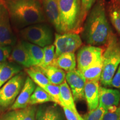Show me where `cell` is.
<instances>
[{"label": "cell", "instance_id": "6da1fadb", "mask_svg": "<svg viewBox=\"0 0 120 120\" xmlns=\"http://www.w3.org/2000/svg\"><path fill=\"white\" fill-rule=\"evenodd\" d=\"M84 39L92 46L106 44L111 34L102 2H97L90 12L84 28Z\"/></svg>", "mask_w": 120, "mask_h": 120}, {"label": "cell", "instance_id": "7a4b0ae2", "mask_svg": "<svg viewBox=\"0 0 120 120\" xmlns=\"http://www.w3.org/2000/svg\"><path fill=\"white\" fill-rule=\"evenodd\" d=\"M10 16L19 25H33L45 20L43 7L38 0L6 1Z\"/></svg>", "mask_w": 120, "mask_h": 120}, {"label": "cell", "instance_id": "3957f363", "mask_svg": "<svg viewBox=\"0 0 120 120\" xmlns=\"http://www.w3.org/2000/svg\"><path fill=\"white\" fill-rule=\"evenodd\" d=\"M62 34L79 32L85 18L81 0H57Z\"/></svg>", "mask_w": 120, "mask_h": 120}, {"label": "cell", "instance_id": "277c9868", "mask_svg": "<svg viewBox=\"0 0 120 120\" xmlns=\"http://www.w3.org/2000/svg\"><path fill=\"white\" fill-rule=\"evenodd\" d=\"M107 48L102 55V70L100 82L104 87H109L118 66L120 64V42L111 34Z\"/></svg>", "mask_w": 120, "mask_h": 120}, {"label": "cell", "instance_id": "5b68a950", "mask_svg": "<svg viewBox=\"0 0 120 120\" xmlns=\"http://www.w3.org/2000/svg\"><path fill=\"white\" fill-rule=\"evenodd\" d=\"M21 34L28 42L41 47L51 45L53 41L51 30L47 26L41 24H35L24 28Z\"/></svg>", "mask_w": 120, "mask_h": 120}, {"label": "cell", "instance_id": "8992f818", "mask_svg": "<svg viewBox=\"0 0 120 120\" xmlns=\"http://www.w3.org/2000/svg\"><path fill=\"white\" fill-rule=\"evenodd\" d=\"M22 73L16 75L0 88V107L6 109L14 103L24 85Z\"/></svg>", "mask_w": 120, "mask_h": 120}, {"label": "cell", "instance_id": "52a82bcc", "mask_svg": "<svg viewBox=\"0 0 120 120\" xmlns=\"http://www.w3.org/2000/svg\"><path fill=\"white\" fill-rule=\"evenodd\" d=\"M82 45L81 38L77 34H56L53 45L55 47V57L56 58L64 53H74Z\"/></svg>", "mask_w": 120, "mask_h": 120}, {"label": "cell", "instance_id": "ba28073f", "mask_svg": "<svg viewBox=\"0 0 120 120\" xmlns=\"http://www.w3.org/2000/svg\"><path fill=\"white\" fill-rule=\"evenodd\" d=\"M10 17L5 3L0 1V45L11 47L16 45V38L11 28Z\"/></svg>", "mask_w": 120, "mask_h": 120}, {"label": "cell", "instance_id": "9c48e42d", "mask_svg": "<svg viewBox=\"0 0 120 120\" xmlns=\"http://www.w3.org/2000/svg\"><path fill=\"white\" fill-rule=\"evenodd\" d=\"M102 49L100 47L92 45L82 47L77 55V70L81 72L90 66L102 61Z\"/></svg>", "mask_w": 120, "mask_h": 120}, {"label": "cell", "instance_id": "30bf717a", "mask_svg": "<svg viewBox=\"0 0 120 120\" xmlns=\"http://www.w3.org/2000/svg\"><path fill=\"white\" fill-rule=\"evenodd\" d=\"M66 79L71 90L75 101H81L85 99L84 90L86 79L77 70L68 72Z\"/></svg>", "mask_w": 120, "mask_h": 120}, {"label": "cell", "instance_id": "8fae6325", "mask_svg": "<svg viewBox=\"0 0 120 120\" xmlns=\"http://www.w3.org/2000/svg\"><path fill=\"white\" fill-rule=\"evenodd\" d=\"M36 87V86L34 82L29 77H27L21 91L11 106V109H22L30 106V98Z\"/></svg>", "mask_w": 120, "mask_h": 120}, {"label": "cell", "instance_id": "7c38bea8", "mask_svg": "<svg viewBox=\"0 0 120 120\" xmlns=\"http://www.w3.org/2000/svg\"><path fill=\"white\" fill-rule=\"evenodd\" d=\"M45 14L59 34H62L57 0H42Z\"/></svg>", "mask_w": 120, "mask_h": 120}, {"label": "cell", "instance_id": "4fadbf2b", "mask_svg": "<svg viewBox=\"0 0 120 120\" xmlns=\"http://www.w3.org/2000/svg\"><path fill=\"white\" fill-rule=\"evenodd\" d=\"M100 87L99 81H86L84 90V94L89 111L96 109L98 106Z\"/></svg>", "mask_w": 120, "mask_h": 120}, {"label": "cell", "instance_id": "5bb4252c", "mask_svg": "<svg viewBox=\"0 0 120 120\" xmlns=\"http://www.w3.org/2000/svg\"><path fill=\"white\" fill-rule=\"evenodd\" d=\"M99 105L107 111L113 106H117L120 101V92L118 90L100 87Z\"/></svg>", "mask_w": 120, "mask_h": 120}, {"label": "cell", "instance_id": "9a60e30c", "mask_svg": "<svg viewBox=\"0 0 120 120\" xmlns=\"http://www.w3.org/2000/svg\"><path fill=\"white\" fill-rule=\"evenodd\" d=\"M9 60L15 61L27 68L32 67L29 53L27 49L23 45L22 41L19 42L15 45Z\"/></svg>", "mask_w": 120, "mask_h": 120}, {"label": "cell", "instance_id": "2e32d148", "mask_svg": "<svg viewBox=\"0 0 120 120\" xmlns=\"http://www.w3.org/2000/svg\"><path fill=\"white\" fill-rule=\"evenodd\" d=\"M35 120H64V118L56 105L41 106L36 110Z\"/></svg>", "mask_w": 120, "mask_h": 120}, {"label": "cell", "instance_id": "e0dca14e", "mask_svg": "<svg viewBox=\"0 0 120 120\" xmlns=\"http://www.w3.org/2000/svg\"><path fill=\"white\" fill-rule=\"evenodd\" d=\"M38 67L46 76L50 83L60 86L65 81L66 73L62 69L52 65L45 67Z\"/></svg>", "mask_w": 120, "mask_h": 120}, {"label": "cell", "instance_id": "ac0fdd59", "mask_svg": "<svg viewBox=\"0 0 120 120\" xmlns=\"http://www.w3.org/2000/svg\"><path fill=\"white\" fill-rule=\"evenodd\" d=\"M36 108L28 106L22 109L9 112L4 116V120H35Z\"/></svg>", "mask_w": 120, "mask_h": 120}, {"label": "cell", "instance_id": "d6986e66", "mask_svg": "<svg viewBox=\"0 0 120 120\" xmlns=\"http://www.w3.org/2000/svg\"><path fill=\"white\" fill-rule=\"evenodd\" d=\"M21 70V67L6 61L0 62V88Z\"/></svg>", "mask_w": 120, "mask_h": 120}, {"label": "cell", "instance_id": "ffe728a7", "mask_svg": "<svg viewBox=\"0 0 120 120\" xmlns=\"http://www.w3.org/2000/svg\"><path fill=\"white\" fill-rule=\"evenodd\" d=\"M52 66L62 69L67 72L76 70V61L74 53H64L55 58Z\"/></svg>", "mask_w": 120, "mask_h": 120}, {"label": "cell", "instance_id": "44dd1931", "mask_svg": "<svg viewBox=\"0 0 120 120\" xmlns=\"http://www.w3.org/2000/svg\"><path fill=\"white\" fill-rule=\"evenodd\" d=\"M60 88L61 106L71 109L76 114L79 113L76 109L71 90L66 81L60 85Z\"/></svg>", "mask_w": 120, "mask_h": 120}, {"label": "cell", "instance_id": "7402d4cb", "mask_svg": "<svg viewBox=\"0 0 120 120\" xmlns=\"http://www.w3.org/2000/svg\"><path fill=\"white\" fill-rule=\"evenodd\" d=\"M22 43L29 53L32 66H40L43 58V49L27 41H22Z\"/></svg>", "mask_w": 120, "mask_h": 120}, {"label": "cell", "instance_id": "603a6c76", "mask_svg": "<svg viewBox=\"0 0 120 120\" xmlns=\"http://www.w3.org/2000/svg\"><path fill=\"white\" fill-rule=\"evenodd\" d=\"M27 73L34 83L38 86L43 88L49 83V79L38 67L33 66L28 68L26 70Z\"/></svg>", "mask_w": 120, "mask_h": 120}, {"label": "cell", "instance_id": "cb8c5ba5", "mask_svg": "<svg viewBox=\"0 0 120 120\" xmlns=\"http://www.w3.org/2000/svg\"><path fill=\"white\" fill-rule=\"evenodd\" d=\"M102 61H99L92 65L90 66L80 72L83 75L86 81H99L101 78L102 70Z\"/></svg>", "mask_w": 120, "mask_h": 120}, {"label": "cell", "instance_id": "d4e9b609", "mask_svg": "<svg viewBox=\"0 0 120 120\" xmlns=\"http://www.w3.org/2000/svg\"><path fill=\"white\" fill-rule=\"evenodd\" d=\"M48 102H53V99L44 89L40 86H36L31 95L29 105L34 106L37 104H42Z\"/></svg>", "mask_w": 120, "mask_h": 120}, {"label": "cell", "instance_id": "484cf974", "mask_svg": "<svg viewBox=\"0 0 120 120\" xmlns=\"http://www.w3.org/2000/svg\"><path fill=\"white\" fill-rule=\"evenodd\" d=\"M55 47L53 45H49L43 49V58L41 64L37 67H45L52 65L55 60Z\"/></svg>", "mask_w": 120, "mask_h": 120}, {"label": "cell", "instance_id": "4316f807", "mask_svg": "<svg viewBox=\"0 0 120 120\" xmlns=\"http://www.w3.org/2000/svg\"><path fill=\"white\" fill-rule=\"evenodd\" d=\"M106 111V109L99 105L96 109L89 111L82 118L85 120H102Z\"/></svg>", "mask_w": 120, "mask_h": 120}, {"label": "cell", "instance_id": "83f0119b", "mask_svg": "<svg viewBox=\"0 0 120 120\" xmlns=\"http://www.w3.org/2000/svg\"><path fill=\"white\" fill-rule=\"evenodd\" d=\"M49 94L53 99V102L61 106L60 99V88L59 85L49 83L43 88Z\"/></svg>", "mask_w": 120, "mask_h": 120}, {"label": "cell", "instance_id": "f1b7e54d", "mask_svg": "<svg viewBox=\"0 0 120 120\" xmlns=\"http://www.w3.org/2000/svg\"><path fill=\"white\" fill-rule=\"evenodd\" d=\"M102 120H120L119 107L113 106L106 111Z\"/></svg>", "mask_w": 120, "mask_h": 120}, {"label": "cell", "instance_id": "f546056e", "mask_svg": "<svg viewBox=\"0 0 120 120\" xmlns=\"http://www.w3.org/2000/svg\"><path fill=\"white\" fill-rule=\"evenodd\" d=\"M110 16L112 25L117 31L120 34V8L112 11Z\"/></svg>", "mask_w": 120, "mask_h": 120}, {"label": "cell", "instance_id": "4dcf8cb0", "mask_svg": "<svg viewBox=\"0 0 120 120\" xmlns=\"http://www.w3.org/2000/svg\"><path fill=\"white\" fill-rule=\"evenodd\" d=\"M11 51V47L0 45V62L6 61L10 57Z\"/></svg>", "mask_w": 120, "mask_h": 120}, {"label": "cell", "instance_id": "1f68e13d", "mask_svg": "<svg viewBox=\"0 0 120 120\" xmlns=\"http://www.w3.org/2000/svg\"><path fill=\"white\" fill-rule=\"evenodd\" d=\"M95 0H81L82 10L84 16H86L88 11L91 8Z\"/></svg>", "mask_w": 120, "mask_h": 120}, {"label": "cell", "instance_id": "d6a6232c", "mask_svg": "<svg viewBox=\"0 0 120 120\" xmlns=\"http://www.w3.org/2000/svg\"><path fill=\"white\" fill-rule=\"evenodd\" d=\"M65 117L67 120H79L78 117L79 113L76 114L71 109H67L66 107H62Z\"/></svg>", "mask_w": 120, "mask_h": 120}, {"label": "cell", "instance_id": "836d02e7", "mask_svg": "<svg viewBox=\"0 0 120 120\" xmlns=\"http://www.w3.org/2000/svg\"><path fill=\"white\" fill-rule=\"evenodd\" d=\"M111 86L117 88H120V64L116 73H115L114 75Z\"/></svg>", "mask_w": 120, "mask_h": 120}, {"label": "cell", "instance_id": "e575fe53", "mask_svg": "<svg viewBox=\"0 0 120 120\" xmlns=\"http://www.w3.org/2000/svg\"><path fill=\"white\" fill-rule=\"evenodd\" d=\"M78 117H79V120H85L83 119V118H82V117L81 116V115H79H79H78Z\"/></svg>", "mask_w": 120, "mask_h": 120}, {"label": "cell", "instance_id": "d590c367", "mask_svg": "<svg viewBox=\"0 0 120 120\" xmlns=\"http://www.w3.org/2000/svg\"><path fill=\"white\" fill-rule=\"evenodd\" d=\"M6 1H16V0H6Z\"/></svg>", "mask_w": 120, "mask_h": 120}, {"label": "cell", "instance_id": "8d00e7d4", "mask_svg": "<svg viewBox=\"0 0 120 120\" xmlns=\"http://www.w3.org/2000/svg\"><path fill=\"white\" fill-rule=\"evenodd\" d=\"M119 109H120V107H119Z\"/></svg>", "mask_w": 120, "mask_h": 120}]
</instances>
